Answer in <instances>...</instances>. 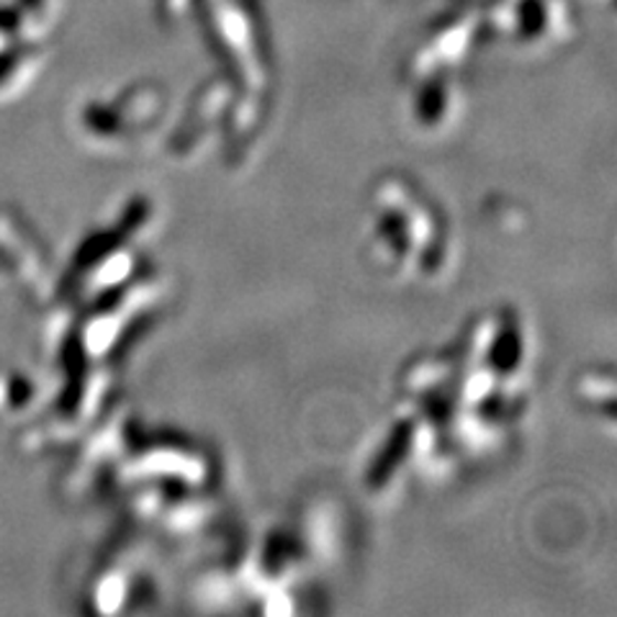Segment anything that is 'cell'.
Returning <instances> with one entry per match:
<instances>
[]
</instances>
